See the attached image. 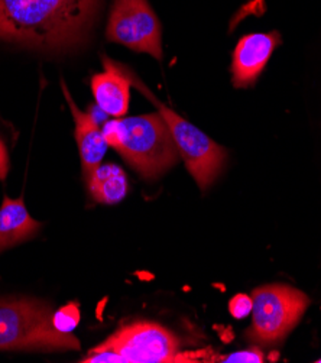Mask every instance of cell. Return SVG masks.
I'll return each instance as SVG.
<instances>
[{"mask_svg": "<svg viewBox=\"0 0 321 363\" xmlns=\"http://www.w3.org/2000/svg\"><path fill=\"white\" fill-rule=\"evenodd\" d=\"M86 179L89 191L97 203L118 204L129 191L125 171L112 162L100 164L86 177Z\"/></svg>", "mask_w": 321, "mask_h": 363, "instance_id": "obj_12", "label": "cell"}, {"mask_svg": "<svg viewBox=\"0 0 321 363\" xmlns=\"http://www.w3.org/2000/svg\"><path fill=\"white\" fill-rule=\"evenodd\" d=\"M61 89L69 106V111L74 116L76 140L83 164V172L84 177H87L94 168H97L101 164L107 152V148H109V143H107L104 133L97 125L96 119L91 115L81 112L77 107L64 82H61Z\"/></svg>", "mask_w": 321, "mask_h": 363, "instance_id": "obj_10", "label": "cell"}, {"mask_svg": "<svg viewBox=\"0 0 321 363\" xmlns=\"http://www.w3.org/2000/svg\"><path fill=\"white\" fill-rule=\"evenodd\" d=\"M252 308H254L252 298L244 296V294H237L229 303V311L237 320L247 317L252 313Z\"/></svg>", "mask_w": 321, "mask_h": 363, "instance_id": "obj_15", "label": "cell"}, {"mask_svg": "<svg viewBox=\"0 0 321 363\" xmlns=\"http://www.w3.org/2000/svg\"><path fill=\"white\" fill-rule=\"evenodd\" d=\"M9 172V154L5 142L0 139V179H5Z\"/></svg>", "mask_w": 321, "mask_h": 363, "instance_id": "obj_16", "label": "cell"}, {"mask_svg": "<svg viewBox=\"0 0 321 363\" xmlns=\"http://www.w3.org/2000/svg\"><path fill=\"white\" fill-rule=\"evenodd\" d=\"M101 0H0V40L47 51L79 45Z\"/></svg>", "mask_w": 321, "mask_h": 363, "instance_id": "obj_1", "label": "cell"}, {"mask_svg": "<svg viewBox=\"0 0 321 363\" xmlns=\"http://www.w3.org/2000/svg\"><path fill=\"white\" fill-rule=\"evenodd\" d=\"M109 147L144 178H157L176 165L180 152L159 113L116 118L103 126Z\"/></svg>", "mask_w": 321, "mask_h": 363, "instance_id": "obj_2", "label": "cell"}, {"mask_svg": "<svg viewBox=\"0 0 321 363\" xmlns=\"http://www.w3.org/2000/svg\"><path fill=\"white\" fill-rule=\"evenodd\" d=\"M162 29L148 0H115L106 36L136 52L162 60Z\"/></svg>", "mask_w": 321, "mask_h": 363, "instance_id": "obj_7", "label": "cell"}, {"mask_svg": "<svg viewBox=\"0 0 321 363\" xmlns=\"http://www.w3.org/2000/svg\"><path fill=\"white\" fill-rule=\"evenodd\" d=\"M252 301V329L249 337L262 345L282 340L310 306V298L303 291L281 284L257 288Z\"/></svg>", "mask_w": 321, "mask_h": 363, "instance_id": "obj_6", "label": "cell"}, {"mask_svg": "<svg viewBox=\"0 0 321 363\" xmlns=\"http://www.w3.org/2000/svg\"><path fill=\"white\" fill-rule=\"evenodd\" d=\"M279 43L281 36L275 30L268 33H249L240 38L233 52V86L237 89L252 86Z\"/></svg>", "mask_w": 321, "mask_h": 363, "instance_id": "obj_8", "label": "cell"}, {"mask_svg": "<svg viewBox=\"0 0 321 363\" xmlns=\"http://www.w3.org/2000/svg\"><path fill=\"white\" fill-rule=\"evenodd\" d=\"M123 69L128 79L130 80V86L139 89L157 106L158 113L165 119L171 130L180 157L184 160V164L187 165L193 178L197 181L198 187L201 190L208 189L225 165L226 151L220 145L211 140L205 133H203L198 128H196L184 118L176 115L172 108H168L164 103L157 100V97L128 67L123 65Z\"/></svg>", "mask_w": 321, "mask_h": 363, "instance_id": "obj_5", "label": "cell"}, {"mask_svg": "<svg viewBox=\"0 0 321 363\" xmlns=\"http://www.w3.org/2000/svg\"><path fill=\"white\" fill-rule=\"evenodd\" d=\"M219 362L225 363H262L265 362V354L259 349H251V350H243V352H236L233 354L222 357Z\"/></svg>", "mask_w": 321, "mask_h": 363, "instance_id": "obj_14", "label": "cell"}, {"mask_svg": "<svg viewBox=\"0 0 321 363\" xmlns=\"http://www.w3.org/2000/svg\"><path fill=\"white\" fill-rule=\"evenodd\" d=\"M41 225L29 216L23 199L5 197L0 207V252L37 235Z\"/></svg>", "mask_w": 321, "mask_h": 363, "instance_id": "obj_11", "label": "cell"}, {"mask_svg": "<svg viewBox=\"0 0 321 363\" xmlns=\"http://www.w3.org/2000/svg\"><path fill=\"white\" fill-rule=\"evenodd\" d=\"M104 71L91 79V90L100 111L112 118H123L129 111L130 80L123 65L109 57H103Z\"/></svg>", "mask_w": 321, "mask_h": 363, "instance_id": "obj_9", "label": "cell"}, {"mask_svg": "<svg viewBox=\"0 0 321 363\" xmlns=\"http://www.w3.org/2000/svg\"><path fill=\"white\" fill-rule=\"evenodd\" d=\"M44 303L0 298V350H77L80 342L60 332Z\"/></svg>", "mask_w": 321, "mask_h": 363, "instance_id": "obj_3", "label": "cell"}, {"mask_svg": "<svg viewBox=\"0 0 321 363\" xmlns=\"http://www.w3.org/2000/svg\"><path fill=\"white\" fill-rule=\"evenodd\" d=\"M317 362H321V359H320V360H317Z\"/></svg>", "mask_w": 321, "mask_h": 363, "instance_id": "obj_17", "label": "cell"}, {"mask_svg": "<svg viewBox=\"0 0 321 363\" xmlns=\"http://www.w3.org/2000/svg\"><path fill=\"white\" fill-rule=\"evenodd\" d=\"M52 320H54V325L60 332L71 333V330L76 328L80 320V311L76 306H67L60 311H57Z\"/></svg>", "mask_w": 321, "mask_h": 363, "instance_id": "obj_13", "label": "cell"}, {"mask_svg": "<svg viewBox=\"0 0 321 363\" xmlns=\"http://www.w3.org/2000/svg\"><path fill=\"white\" fill-rule=\"evenodd\" d=\"M84 363H168L197 362L180 352V342L162 325L136 323L126 325L97 346Z\"/></svg>", "mask_w": 321, "mask_h": 363, "instance_id": "obj_4", "label": "cell"}]
</instances>
